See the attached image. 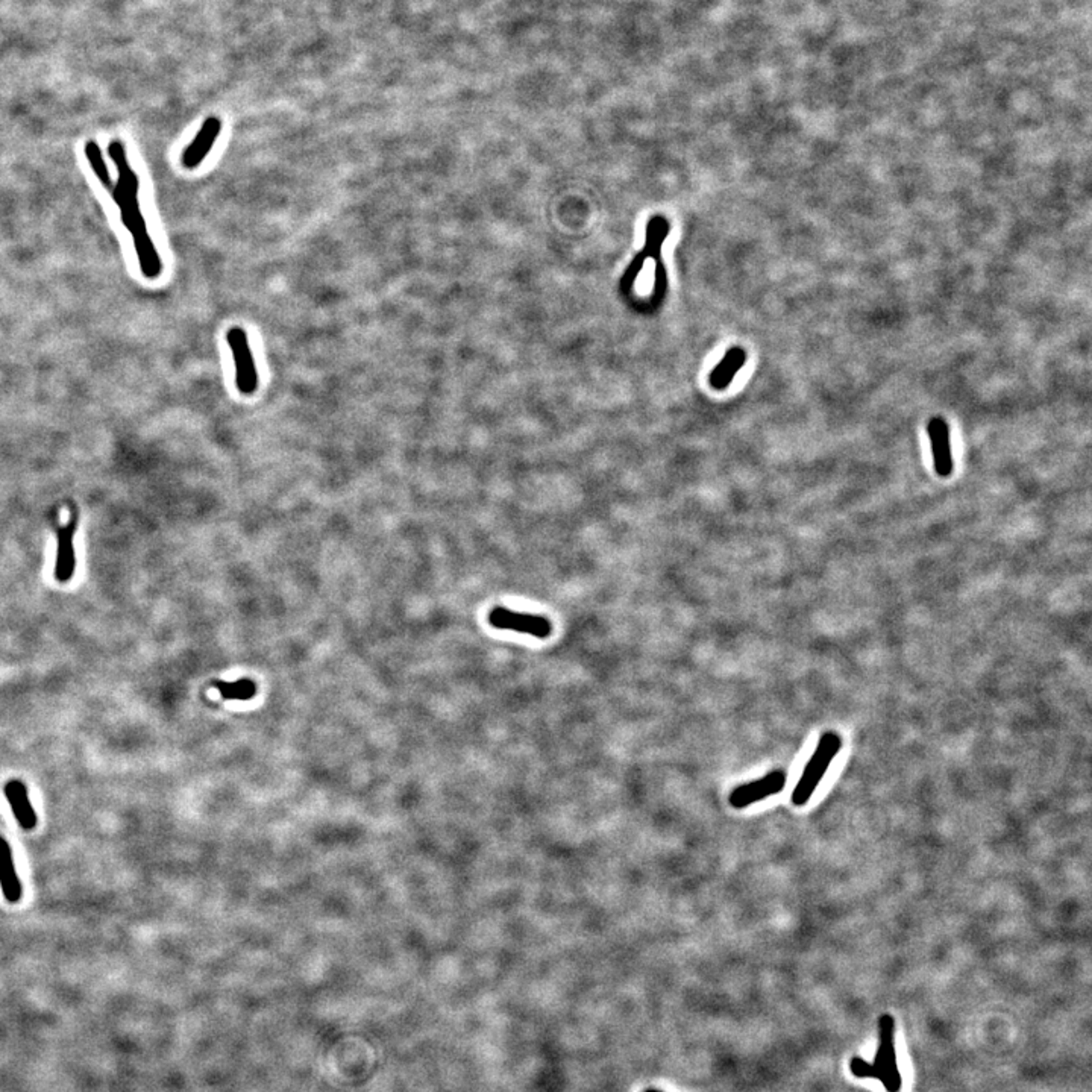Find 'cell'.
<instances>
[{"label":"cell","mask_w":1092,"mask_h":1092,"mask_svg":"<svg viewBox=\"0 0 1092 1092\" xmlns=\"http://www.w3.org/2000/svg\"><path fill=\"white\" fill-rule=\"evenodd\" d=\"M109 155L117 170L115 184L109 192L121 211L123 227L133 239L141 275L149 281H155L162 273V260L141 211L138 174L131 168L127 148L121 140H113L109 144Z\"/></svg>","instance_id":"obj_1"},{"label":"cell","mask_w":1092,"mask_h":1092,"mask_svg":"<svg viewBox=\"0 0 1092 1092\" xmlns=\"http://www.w3.org/2000/svg\"><path fill=\"white\" fill-rule=\"evenodd\" d=\"M880 1045L872 1062L860 1057L850 1061V1071L858 1079H877L888 1092H900L903 1087L901 1073L897 1063L894 1044L895 1021L891 1015H882L878 1021Z\"/></svg>","instance_id":"obj_2"},{"label":"cell","mask_w":1092,"mask_h":1092,"mask_svg":"<svg viewBox=\"0 0 1092 1092\" xmlns=\"http://www.w3.org/2000/svg\"><path fill=\"white\" fill-rule=\"evenodd\" d=\"M842 747V739L839 734L834 732L824 733L821 740L818 744L817 750L811 757V760L806 765L805 771L801 774L797 786L793 789V803L795 806H805L812 795L817 791L818 785L821 783L822 777L827 773L830 765L833 762L834 757L838 756V753Z\"/></svg>","instance_id":"obj_3"},{"label":"cell","mask_w":1092,"mask_h":1092,"mask_svg":"<svg viewBox=\"0 0 1092 1092\" xmlns=\"http://www.w3.org/2000/svg\"><path fill=\"white\" fill-rule=\"evenodd\" d=\"M227 342L235 363V385L243 395H253L259 389V371L253 361L247 331L233 326L227 332Z\"/></svg>","instance_id":"obj_4"},{"label":"cell","mask_w":1092,"mask_h":1092,"mask_svg":"<svg viewBox=\"0 0 1092 1092\" xmlns=\"http://www.w3.org/2000/svg\"><path fill=\"white\" fill-rule=\"evenodd\" d=\"M489 622L499 630L517 631L537 639H546L552 631L551 621L545 616L511 612L504 607H495L489 613Z\"/></svg>","instance_id":"obj_5"},{"label":"cell","mask_w":1092,"mask_h":1092,"mask_svg":"<svg viewBox=\"0 0 1092 1092\" xmlns=\"http://www.w3.org/2000/svg\"><path fill=\"white\" fill-rule=\"evenodd\" d=\"M669 235V222L663 216H655L647 225L645 247L637 253L636 259L631 261L628 269L622 276V287L628 288L636 281L637 275L642 271L645 261L648 259H661L663 241Z\"/></svg>","instance_id":"obj_6"},{"label":"cell","mask_w":1092,"mask_h":1092,"mask_svg":"<svg viewBox=\"0 0 1092 1092\" xmlns=\"http://www.w3.org/2000/svg\"><path fill=\"white\" fill-rule=\"evenodd\" d=\"M785 786H786V774L783 771H773L759 780L750 781L747 785L736 787L730 793L728 801L732 807L740 811L748 806L756 805L760 799L780 793Z\"/></svg>","instance_id":"obj_7"},{"label":"cell","mask_w":1092,"mask_h":1092,"mask_svg":"<svg viewBox=\"0 0 1092 1092\" xmlns=\"http://www.w3.org/2000/svg\"><path fill=\"white\" fill-rule=\"evenodd\" d=\"M220 133H222V121L216 115L207 117L196 134V137L193 138L181 155V164L184 166V168L187 170L198 168L210 154Z\"/></svg>","instance_id":"obj_8"},{"label":"cell","mask_w":1092,"mask_h":1092,"mask_svg":"<svg viewBox=\"0 0 1092 1092\" xmlns=\"http://www.w3.org/2000/svg\"><path fill=\"white\" fill-rule=\"evenodd\" d=\"M927 434L931 440V456H933V466L937 474L941 478H947L953 474L955 463H953V452H951V442H950V428L949 424L945 422L944 418L937 416L929 420L927 425Z\"/></svg>","instance_id":"obj_9"},{"label":"cell","mask_w":1092,"mask_h":1092,"mask_svg":"<svg viewBox=\"0 0 1092 1092\" xmlns=\"http://www.w3.org/2000/svg\"><path fill=\"white\" fill-rule=\"evenodd\" d=\"M76 527H78L76 516H72L66 527L58 530V551H56V564H55L56 582H69L75 576L76 557H75L73 542H75Z\"/></svg>","instance_id":"obj_10"},{"label":"cell","mask_w":1092,"mask_h":1092,"mask_svg":"<svg viewBox=\"0 0 1092 1092\" xmlns=\"http://www.w3.org/2000/svg\"><path fill=\"white\" fill-rule=\"evenodd\" d=\"M5 797L11 806L12 813L17 819L20 827L32 830L36 826V815L30 805L28 789L22 781L12 780L6 783Z\"/></svg>","instance_id":"obj_11"},{"label":"cell","mask_w":1092,"mask_h":1092,"mask_svg":"<svg viewBox=\"0 0 1092 1092\" xmlns=\"http://www.w3.org/2000/svg\"><path fill=\"white\" fill-rule=\"evenodd\" d=\"M0 888H2L3 897L10 903H17L22 898V883L16 871L11 846L2 836H0Z\"/></svg>","instance_id":"obj_12"},{"label":"cell","mask_w":1092,"mask_h":1092,"mask_svg":"<svg viewBox=\"0 0 1092 1092\" xmlns=\"http://www.w3.org/2000/svg\"><path fill=\"white\" fill-rule=\"evenodd\" d=\"M745 361H747V352L744 349L734 346L730 351H727L720 365L710 373V385L716 391L727 389L732 385L736 373L744 367Z\"/></svg>","instance_id":"obj_13"},{"label":"cell","mask_w":1092,"mask_h":1092,"mask_svg":"<svg viewBox=\"0 0 1092 1092\" xmlns=\"http://www.w3.org/2000/svg\"><path fill=\"white\" fill-rule=\"evenodd\" d=\"M84 154L87 162L90 166L91 172L95 174L99 182L109 192L113 188L115 182H113V178H111V174H109V164H107V160L103 156L101 146L96 141L89 140L84 146Z\"/></svg>","instance_id":"obj_14"},{"label":"cell","mask_w":1092,"mask_h":1092,"mask_svg":"<svg viewBox=\"0 0 1092 1092\" xmlns=\"http://www.w3.org/2000/svg\"><path fill=\"white\" fill-rule=\"evenodd\" d=\"M219 694L225 700H240L247 701L257 694V684L251 679H239L237 681H216L214 683Z\"/></svg>","instance_id":"obj_15"},{"label":"cell","mask_w":1092,"mask_h":1092,"mask_svg":"<svg viewBox=\"0 0 1092 1092\" xmlns=\"http://www.w3.org/2000/svg\"><path fill=\"white\" fill-rule=\"evenodd\" d=\"M645 1092H661V1091H659V1089H653V1088H651V1089H647V1091Z\"/></svg>","instance_id":"obj_16"}]
</instances>
